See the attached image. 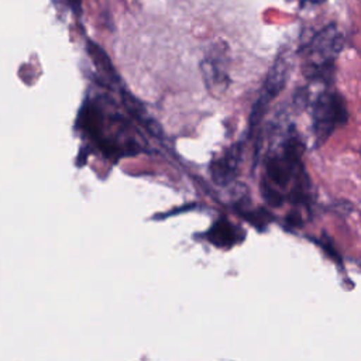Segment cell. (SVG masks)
<instances>
[{"mask_svg":"<svg viewBox=\"0 0 361 361\" xmlns=\"http://www.w3.org/2000/svg\"><path fill=\"white\" fill-rule=\"evenodd\" d=\"M303 151L305 147L300 137L293 128H289L281 147L272 151L265 161L264 180L278 190L292 186L296 178L305 172L302 164Z\"/></svg>","mask_w":361,"mask_h":361,"instance_id":"cell-1","label":"cell"},{"mask_svg":"<svg viewBox=\"0 0 361 361\" xmlns=\"http://www.w3.org/2000/svg\"><path fill=\"white\" fill-rule=\"evenodd\" d=\"M344 39L334 24L322 28L305 48L303 73L310 80L327 82L334 73V61Z\"/></svg>","mask_w":361,"mask_h":361,"instance_id":"cell-2","label":"cell"},{"mask_svg":"<svg viewBox=\"0 0 361 361\" xmlns=\"http://www.w3.org/2000/svg\"><path fill=\"white\" fill-rule=\"evenodd\" d=\"M348 121V109L343 96L336 90L322 92L312 109V124L316 144H323L340 126Z\"/></svg>","mask_w":361,"mask_h":361,"instance_id":"cell-3","label":"cell"},{"mask_svg":"<svg viewBox=\"0 0 361 361\" xmlns=\"http://www.w3.org/2000/svg\"><path fill=\"white\" fill-rule=\"evenodd\" d=\"M292 62L289 58V54L286 51L279 52V55L275 58L274 63L271 65L265 82L261 87V93L252 106L251 114H250V127H257L261 120L264 118L269 103L283 90L286 86V82L289 79Z\"/></svg>","mask_w":361,"mask_h":361,"instance_id":"cell-4","label":"cell"},{"mask_svg":"<svg viewBox=\"0 0 361 361\" xmlns=\"http://www.w3.org/2000/svg\"><path fill=\"white\" fill-rule=\"evenodd\" d=\"M200 66L207 90L213 96L220 97L230 85L227 47L223 42L214 44Z\"/></svg>","mask_w":361,"mask_h":361,"instance_id":"cell-5","label":"cell"},{"mask_svg":"<svg viewBox=\"0 0 361 361\" xmlns=\"http://www.w3.org/2000/svg\"><path fill=\"white\" fill-rule=\"evenodd\" d=\"M243 147L241 144H234L228 147L219 158H216L210 165V173L216 185L226 186L234 180L241 162Z\"/></svg>","mask_w":361,"mask_h":361,"instance_id":"cell-6","label":"cell"},{"mask_svg":"<svg viewBox=\"0 0 361 361\" xmlns=\"http://www.w3.org/2000/svg\"><path fill=\"white\" fill-rule=\"evenodd\" d=\"M244 231L227 219H219L207 233V240L219 248H231L244 240Z\"/></svg>","mask_w":361,"mask_h":361,"instance_id":"cell-7","label":"cell"},{"mask_svg":"<svg viewBox=\"0 0 361 361\" xmlns=\"http://www.w3.org/2000/svg\"><path fill=\"white\" fill-rule=\"evenodd\" d=\"M121 100H123V104L126 106L128 114H130L133 118H135L137 121H140L151 134L159 137V133H161L159 126L155 123L154 118H151V117L147 114L145 107H144L134 96H131V94L127 93V92H123V93H121Z\"/></svg>","mask_w":361,"mask_h":361,"instance_id":"cell-8","label":"cell"},{"mask_svg":"<svg viewBox=\"0 0 361 361\" xmlns=\"http://www.w3.org/2000/svg\"><path fill=\"white\" fill-rule=\"evenodd\" d=\"M87 52H89L90 59L93 61V63L97 66V69L100 72L104 73V76H107V79L117 80V73H116L109 56L103 52V49L99 45H96L93 42H89Z\"/></svg>","mask_w":361,"mask_h":361,"instance_id":"cell-9","label":"cell"},{"mask_svg":"<svg viewBox=\"0 0 361 361\" xmlns=\"http://www.w3.org/2000/svg\"><path fill=\"white\" fill-rule=\"evenodd\" d=\"M243 216L257 228H265L271 221V214L265 209H255L251 212H243Z\"/></svg>","mask_w":361,"mask_h":361,"instance_id":"cell-10","label":"cell"},{"mask_svg":"<svg viewBox=\"0 0 361 361\" xmlns=\"http://www.w3.org/2000/svg\"><path fill=\"white\" fill-rule=\"evenodd\" d=\"M327 254H329V257H331V258H334L336 261H340V255L337 254V251L336 250H333V247H331V244H330V240L329 238H326L324 237V240L323 241H316Z\"/></svg>","mask_w":361,"mask_h":361,"instance_id":"cell-11","label":"cell"},{"mask_svg":"<svg viewBox=\"0 0 361 361\" xmlns=\"http://www.w3.org/2000/svg\"><path fill=\"white\" fill-rule=\"evenodd\" d=\"M286 223H288V226L299 227V224L302 223V220H300V217H299L298 213H290V214L288 216V219H286Z\"/></svg>","mask_w":361,"mask_h":361,"instance_id":"cell-12","label":"cell"},{"mask_svg":"<svg viewBox=\"0 0 361 361\" xmlns=\"http://www.w3.org/2000/svg\"><path fill=\"white\" fill-rule=\"evenodd\" d=\"M326 0H302V6L303 4H320V3H324Z\"/></svg>","mask_w":361,"mask_h":361,"instance_id":"cell-13","label":"cell"},{"mask_svg":"<svg viewBox=\"0 0 361 361\" xmlns=\"http://www.w3.org/2000/svg\"><path fill=\"white\" fill-rule=\"evenodd\" d=\"M71 4H78L79 3V0H68Z\"/></svg>","mask_w":361,"mask_h":361,"instance_id":"cell-14","label":"cell"}]
</instances>
